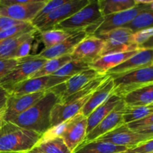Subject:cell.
Listing matches in <instances>:
<instances>
[{"label": "cell", "instance_id": "1", "mask_svg": "<svg viewBox=\"0 0 153 153\" xmlns=\"http://www.w3.org/2000/svg\"><path fill=\"white\" fill-rule=\"evenodd\" d=\"M61 101L59 96L52 91L23 113L10 121L19 127L44 135L50 130L51 111L56 103Z\"/></svg>", "mask_w": 153, "mask_h": 153}, {"label": "cell", "instance_id": "2", "mask_svg": "<svg viewBox=\"0 0 153 153\" xmlns=\"http://www.w3.org/2000/svg\"><path fill=\"white\" fill-rule=\"evenodd\" d=\"M43 135L6 122L0 129V152H27L34 147Z\"/></svg>", "mask_w": 153, "mask_h": 153}, {"label": "cell", "instance_id": "3", "mask_svg": "<svg viewBox=\"0 0 153 153\" xmlns=\"http://www.w3.org/2000/svg\"><path fill=\"white\" fill-rule=\"evenodd\" d=\"M103 19L104 16L100 10L99 0H91L89 4L68 19L58 24L54 29L72 33L85 31L88 35H93Z\"/></svg>", "mask_w": 153, "mask_h": 153}, {"label": "cell", "instance_id": "4", "mask_svg": "<svg viewBox=\"0 0 153 153\" xmlns=\"http://www.w3.org/2000/svg\"><path fill=\"white\" fill-rule=\"evenodd\" d=\"M114 79V94L123 97L128 93L153 83V66L118 75H109Z\"/></svg>", "mask_w": 153, "mask_h": 153}, {"label": "cell", "instance_id": "5", "mask_svg": "<svg viewBox=\"0 0 153 153\" xmlns=\"http://www.w3.org/2000/svg\"><path fill=\"white\" fill-rule=\"evenodd\" d=\"M48 60L38 55H28L19 58L17 65L3 79L0 80V85L7 91L16 84L29 79L38 71Z\"/></svg>", "mask_w": 153, "mask_h": 153}, {"label": "cell", "instance_id": "6", "mask_svg": "<svg viewBox=\"0 0 153 153\" xmlns=\"http://www.w3.org/2000/svg\"><path fill=\"white\" fill-rule=\"evenodd\" d=\"M90 1L91 0H67L33 26L40 33L54 29L58 24L68 19L89 4Z\"/></svg>", "mask_w": 153, "mask_h": 153}, {"label": "cell", "instance_id": "7", "mask_svg": "<svg viewBox=\"0 0 153 153\" xmlns=\"http://www.w3.org/2000/svg\"><path fill=\"white\" fill-rule=\"evenodd\" d=\"M63 125L62 127L60 126L61 129L59 133L56 134L64 140L69 149L73 153L85 142L87 135L88 117L79 113Z\"/></svg>", "mask_w": 153, "mask_h": 153}, {"label": "cell", "instance_id": "8", "mask_svg": "<svg viewBox=\"0 0 153 153\" xmlns=\"http://www.w3.org/2000/svg\"><path fill=\"white\" fill-rule=\"evenodd\" d=\"M132 34L133 32L131 30L121 27L102 35L97 36L105 41L102 55L117 52H131L140 49L137 44L133 43Z\"/></svg>", "mask_w": 153, "mask_h": 153}, {"label": "cell", "instance_id": "9", "mask_svg": "<svg viewBox=\"0 0 153 153\" xmlns=\"http://www.w3.org/2000/svg\"><path fill=\"white\" fill-rule=\"evenodd\" d=\"M65 82L61 78L50 75L42 77L28 79L16 84L7 90L10 96H22L47 91Z\"/></svg>", "mask_w": 153, "mask_h": 153}, {"label": "cell", "instance_id": "10", "mask_svg": "<svg viewBox=\"0 0 153 153\" xmlns=\"http://www.w3.org/2000/svg\"><path fill=\"white\" fill-rule=\"evenodd\" d=\"M149 4H137L135 7L129 10L105 16L102 22L100 24L93 35H102L112 30L123 27L140 13L149 10Z\"/></svg>", "mask_w": 153, "mask_h": 153}, {"label": "cell", "instance_id": "11", "mask_svg": "<svg viewBox=\"0 0 153 153\" xmlns=\"http://www.w3.org/2000/svg\"><path fill=\"white\" fill-rule=\"evenodd\" d=\"M152 138H153L152 136L140 134L128 128L126 124H123L113 131L99 137L97 140L108 142L117 146H126L130 149Z\"/></svg>", "mask_w": 153, "mask_h": 153}, {"label": "cell", "instance_id": "12", "mask_svg": "<svg viewBox=\"0 0 153 153\" xmlns=\"http://www.w3.org/2000/svg\"><path fill=\"white\" fill-rule=\"evenodd\" d=\"M91 94L78 100L64 102H59L56 103L51 111L50 130L55 129L76 116L77 114L80 113L81 110L88 101Z\"/></svg>", "mask_w": 153, "mask_h": 153}, {"label": "cell", "instance_id": "13", "mask_svg": "<svg viewBox=\"0 0 153 153\" xmlns=\"http://www.w3.org/2000/svg\"><path fill=\"white\" fill-rule=\"evenodd\" d=\"M46 2V0H31L26 4H0V16H5L22 22H31Z\"/></svg>", "mask_w": 153, "mask_h": 153}, {"label": "cell", "instance_id": "14", "mask_svg": "<svg viewBox=\"0 0 153 153\" xmlns=\"http://www.w3.org/2000/svg\"><path fill=\"white\" fill-rule=\"evenodd\" d=\"M105 41L95 35H88L78 44L70 55L73 61L91 64L102 53Z\"/></svg>", "mask_w": 153, "mask_h": 153}, {"label": "cell", "instance_id": "15", "mask_svg": "<svg viewBox=\"0 0 153 153\" xmlns=\"http://www.w3.org/2000/svg\"><path fill=\"white\" fill-rule=\"evenodd\" d=\"M100 75H102V73H99L94 69L89 68L72 76L64 83L55 86L49 91H53L59 96L61 98L60 102L64 101L67 97L80 91L93 79H96Z\"/></svg>", "mask_w": 153, "mask_h": 153}, {"label": "cell", "instance_id": "16", "mask_svg": "<svg viewBox=\"0 0 153 153\" xmlns=\"http://www.w3.org/2000/svg\"><path fill=\"white\" fill-rule=\"evenodd\" d=\"M126 106V105L122 100L113 111H111L91 132L87 134L84 143H88L97 140L99 137L120 127L123 124H125L123 114L125 112Z\"/></svg>", "mask_w": 153, "mask_h": 153}, {"label": "cell", "instance_id": "17", "mask_svg": "<svg viewBox=\"0 0 153 153\" xmlns=\"http://www.w3.org/2000/svg\"><path fill=\"white\" fill-rule=\"evenodd\" d=\"M47 91L34 93L22 96H10L5 105L4 120L10 122L15 117L23 113L41 100Z\"/></svg>", "mask_w": 153, "mask_h": 153}, {"label": "cell", "instance_id": "18", "mask_svg": "<svg viewBox=\"0 0 153 153\" xmlns=\"http://www.w3.org/2000/svg\"><path fill=\"white\" fill-rule=\"evenodd\" d=\"M88 34L85 31H78L67 37L62 42L48 49H44L37 55L46 60L60 58L64 55H70L76 46Z\"/></svg>", "mask_w": 153, "mask_h": 153}, {"label": "cell", "instance_id": "19", "mask_svg": "<svg viewBox=\"0 0 153 153\" xmlns=\"http://www.w3.org/2000/svg\"><path fill=\"white\" fill-rule=\"evenodd\" d=\"M114 84L113 78L108 75V77L93 92L88 101L82 108L80 113L88 117L98 106L105 102L114 94Z\"/></svg>", "mask_w": 153, "mask_h": 153}, {"label": "cell", "instance_id": "20", "mask_svg": "<svg viewBox=\"0 0 153 153\" xmlns=\"http://www.w3.org/2000/svg\"><path fill=\"white\" fill-rule=\"evenodd\" d=\"M153 66V50H140L125 62L111 69L107 75H118Z\"/></svg>", "mask_w": 153, "mask_h": 153}, {"label": "cell", "instance_id": "21", "mask_svg": "<svg viewBox=\"0 0 153 153\" xmlns=\"http://www.w3.org/2000/svg\"><path fill=\"white\" fill-rule=\"evenodd\" d=\"M142 49L131 51V52H117V53H111L107 55H102L94 62L90 64V67L91 69L97 70V72L102 74H107L108 72L111 69L120 65L122 63L132 57L137 52H140Z\"/></svg>", "mask_w": 153, "mask_h": 153}, {"label": "cell", "instance_id": "22", "mask_svg": "<svg viewBox=\"0 0 153 153\" xmlns=\"http://www.w3.org/2000/svg\"><path fill=\"white\" fill-rule=\"evenodd\" d=\"M123 100L122 97L113 94L105 102L97 108L88 117L87 134L91 132Z\"/></svg>", "mask_w": 153, "mask_h": 153}, {"label": "cell", "instance_id": "23", "mask_svg": "<svg viewBox=\"0 0 153 153\" xmlns=\"http://www.w3.org/2000/svg\"><path fill=\"white\" fill-rule=\"evenodd\" d=\"M127 106H147L153 104V83L144 85L123 97Z\"/></svg>", "mask_w": 153, "mask_h": 153}, {"label": "cell", "instance_id": "24", "mask_svg": "<svg viewBox=\"0 0 153 153\" xmlns=\"http://www.w3.org/2000/svg\"><path fill=\"white\" fill-rule=\"evenodd\" d=\"M36 146L45 153H73L62 138L55 132L48 131Z\"/></svg>", "mask_w": 153, "mask_h": 153}, {"label": "cell", "instance_id": "25", "mask_svg": "<svg viewBox=\"0 0 153 153\" xmlns=\"http://www.w3.org/2000/svg\"><path fill=\"white\" fill-rule=\"evenodd\" d=\"M128 147L112 144L101 140H93L82 143L73 153H117L125 152Z\"/></svg>", "mask_w": 153, "mask_h": 153}, {"label": "cell", "instance_id": "26", "mask_svg": "<svg viewBox=\"0 0 153 153\" xmlns=\"http://www.w3.org/2000/svg\"><path fill=\"white\" fill-rule=\"evenodd\" d=\"M37 31L16 36L0 41V59H13V55L21 44L35 37Z\"/></svg>", "mask_w": 153, "mask_h": 153}, {"label": "cell", "instance_id": "27", "mask_svg": "<svg viewBox=\"0 0 153 153\" xmlns=\"http://www.w3.org/2000/svg\"><path fill=\"white\" fill-rule=\"evenodd\" d=\"M103 16L129 10L137 5L135 0H99Z\"/></svg>", "mask_w": 153, "mask_h": 153}, {"label": "cell", "instance_id": "28", "mask_svg": "<svg viewBox=\"0 0 153 153\" xmlns=\"http://www.w3.org/2000/svg\"><path fill=\"white\" fill-rule=\"evenodd\" d=\"M72 61L70 55H64L60 58H54V59L48 60L46 64L34 74H33L29 79L42 77V76H50L58 71L60 68L63 67L64 64Z\"/></svg>", "mask_w": 153, "mask_h": 153}, {"label": "cell", "instance_id": "29", "mask_svg": "<svg viewBox=\"0 0 153 153\" xmlns=\"http://www.w3.org/2000/svg\"><path fill=\"white\" fill-rule=\"evenodd\" d=\"M153 27V11L151 9L142 12L123 26L133 33Z\"/></svg>", "mask_w": 153, "mask_h": 153}, {"label": "cell", "instance_id": "30", "mask_svg": "<svg viewBox=\"0 0 153 153\" xmlns=\"http://www.w3.org/2000/svg\"><path fill=\"white\" fill-rule=\"evenodd\" d=\"M89 68H91L89 64L72 60L70 62L64 64L61 68H60L58 71H56L52 75L58 78H61L66 82L72 76Z\"/></svg>", "mask_w": 153, "mask_h": 153}, {"label": "cell", "instance_id": "31", "mask_svg": "<svg viewBox=\"0 0 153 153\" xmlns=\"http://www.w3.org/2000/svg\"><path fill=\"white\" fill-rule=\"evenodd\" d=\"M73 34L74 33L63 30L52 29L40 33V36L42 43L44 44L45 49H48L60 43Z\"/></svg>", "mask_w": 153, "mask_h": 153}, {"label": "cell", "instance_id": "32", "mask_svg": "<svg viewBox=\"0 0 153 153\" xmlns=\"http://www.w3.org/2000/svg\"><path fill=\"white\" fill-rule=\"evenodd\" d=\"M153 114V107L147 106H126L123 114L124 123L139 120Z\"/></svg>", "mask_w": 153, "mask_h": 153}, {"label": "cell", "instance_id": "33", "mask_svg": "<svg viewBox=\"0 0 153 153\" xmlns=\"http://www.w3.org/2000/svg\"><path fill=\"white\" fill-rule=\"evenodd\" d=\"M32 31H37V29L31 25V22H22L19 25L9 28L7 29L0 32V41L10 38V37H16V36L22 35V34H28Z\"/></svg>", "mask_w": 153, "mask_h": 153}, {"label": "cell", "instance_id": "34", "mask_svg": "<svg viewBox=\"0 0 153 153\" xmlns=\"http://www.w3.org/2000/svg\"><path fill=\"white\" fill-rule=\"evenodd\" d=\"M67 1V0H51V1H47L46 4L43 6V8L37 13L35 17L31 21V25H35L36 23H37L40 20L44 19L49 13H52L57 7H58L60 5L65 3Z\"/></svg>", "mask_w": 153, "mask_h": 153}, {"label": "cell", "instance_id": "35", "mask_svg": "<svg viewBox=\"0 0 153 153\" xmlns=\"http://www.w3.org/2000/svg\"><path fill=\"white\" fill-rule=\"evenodd\" d=\"M153 36V27L152 28H146V29L141 30V31H137L133 33L132 34V42L134 44L140 46L142 43L146 42L148 39L152 37Z\"/></svg>", "mask_w": 153, "mask_h": 153}, {"label": "cell", "instance_id": "36", "mask_svg": "<svg viewBox=\"0 0 153 153\" xmlns=\"http://www.w3.org/2000/svg\"><path fill=\"white\" fill-rule=\"evenodd\" d=\"M19 63V59H0V80L7 76Z\"/></svg>", "mask_w": 153, "mask_h": 153}, {"label": "cell", "instance_id": "37", "mask_svg": "<svg viewBox=\"0 0 153 153\" xmlns=\"http://www.w3.org/2000/svg\"><path fill=\"white\" fill-rule=\"evenodd\" d=\"M153 152V138L143 142L132 148L128 149L124 153H152Z\"/></svg>", "mask_w": 153, "mask_h": 153}, {"label": "cell", "instance_id": "38", "mask_svg": "<svg viewBox=\"0 0 153 153\" xmlns=\"http://www.w3.org/2000/svg\"><path fill=\"white\" fill-rule=\"evenodd\" d=\"M34 38H35V37H31L29 40H26L22 44H21L15 52L14 55H13V59H19V58H24V57L30 55L29 52L31 50V44H32Z\"/></svg>", "mask_w": 153, "mask_h": 153}, {"label": "cell", "instance_id": "39", "mask_svg": "<svg viewBox=\"0 0 153 153\" xmlns=\"http://www.w3.org/2000/svg\"><path fill=\"white\" fill-rule=\"evenodd\" d=\"M153 124V114L149 115V116L143 118L141 120H139L134 121V122L129 123H127L126 125L127 126L128 128L133 130H137L138 128H143V127L148 126L152 125Z\"/></svg>", "mask_w": 153, "mask_h": 153}, {"label": "cell", "instance_id": "40", "mask_svg": "<svg viewBox=\"0 0 153 153\" xmlns=\"http://www.w3.org/2000/svg\"><path fill=\"white\" fill-rule=\"evenodd\" d=\"M21 23H22V22L14 20L5 16H0V32Z\"/></svg>", "mask_w": 153, "mask_h": 153}, {"label": "cell", "instance_id": "41", "mask_svg": "<svg viewBox=\"0 0 153 153\" xmlns=\"http://www.w3.org/2000/svg\"><path fill=\"white\" fill-rule=\"evenodd\" d=\"M9 94L7 90L4 89L2 86L0 85V109L4 108L6 105Z\"/></svg>", "mask_w": 153, "mask_h": 153}, {"label": "cell", "instance_id": "42", "mask_svg": "<svg viewBox=\"0 0 153 153\" xmlns=\"http://www.w3.org/2000/svg\"><path fill=\"white\" fill-rule=\"evenodd\" d=\"M134 131H137V132H138V133H140V134H147V135H150L153 137V124L152 125L148 126L138 128V129L134 130Z\"/></svg>", "mask_w": 153, "mask_h": 153}, {"label": "cell", "instance_id": "43", "mask_svg": "<svg viewBox=\"0 0 153 153\" xmlns=\"http://www.w3.org/2000/svg\"><path fill=\"white\" fill-rule=\"evenodd\" d=\"M138 47L139 49H142V50H145V49L153 50V36L149 39H148L146 42H144L141 45H140Z\"/></svg>", "mask_w": 153, "mask_h": 153}, {"label": "cell", "instance_id": "44", "mask_svg": "<svg viewBox=\"0 0 153 153\" xmlns=\"http://www.w3.org/2000/svg\"><path fill=\"white\" fill-rule=\"evenodd\" d=\"M4 114H5V106L0 109V129L6 123L4 120Z\"/></svg>", "mask_w": 153, "mask_h": 153}, {"label": "cell", "instance_id": "45", "mask_svg": "<svg viewBox=\"0 0 153 153\" xmlns=\"http://www.w3.org/2000/svg\"><path fill=\"white\" fill-rule=\"evenodd\" d=\"M26 153H45V152H43V151L40 150L38 147H37V146H35L34 148H33V149H31V150H29Z\"/></svg>", "mask_w": 153, "mask_h": 153}, {"label": "cell", "instance_id": "46", "mask_svg": "<svg viewBox=\"0 0 153 153\" xmlns=\"http://www.w3.org/2000/svg\"><path fill=\"white\" fill-rule=\"evenodd\" d=\"M0 153H26V152H0Z\"/></svg>", "mask_w": 153, "mask_h": 153}, {"label": "cell", "instance_id": "47", "mask_svg": "<svg viewBox=\"0 0 153 153\" xmlns=\"http://www.w3.org/2000/svg\"><path fill=\"white\" fill-rule=\"evenodd\" d=\"M117 153H124V152H117Z\"/></svg>", "mask_w": 153, "mask_h": 153}, {"label": "cell", "instance_id": "48", "mask_svg": "<svg viewBox=\"0 0 153 153\" xmlns=\"http://www.w3.org/2000/svg\"><path fill=\"white\" fill-rule=\"evenodd\" d=\"M152 105V107H153V104H152V105Z\"/></svg>", "mask_w": 153, "mask_h": 153}, {"label": "cell", "instance_id": "49", "mask_svg": "<svg viewBox=\"0 0 153 153\" xmlns=\"http://www.w3.org/2000/svg\"><path fill=\"white\" fill-rule=\"evenodd\" d=\"M152 153H153V152H152Z\"/></svg>", "mask_w": 153, "mask_h": 153}]
</instances>
